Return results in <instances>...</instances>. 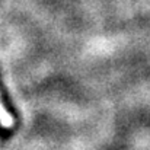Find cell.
<instances>
[{"label": "cell", "mask_w": 150, "mask_h": 150, "mask_svg": "<svg viewBox=\"0 0 150 150\" xmlns=\"http://www.w3.org/2000/svg\"><path fill=\"white\" fill-rule=\"evenodd\" d=\"M0 124H1L4 128H10V127L15 124V120H13L12 114L4 108L1 99H0Z\"/></svg>", "instance_id": "6da1fadb"}]
</instances>
